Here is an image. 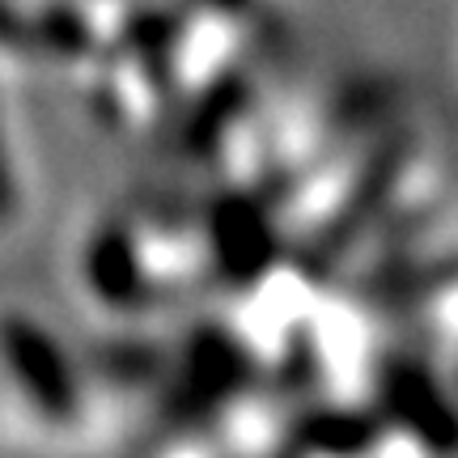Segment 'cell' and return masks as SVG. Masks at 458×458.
<instances>
[{
  "mask_svg": "<svg viewBox=\"0 0 458 458\" xmlns=\"http://www.w3.org/2000/svg\"><path fill=\"white\" fill-rule=\"evenodd\" d=\"M221 250H225V263L233 272H250L267 255V233L246 208H233L221 221Z\"/></svg>",
  "mask_w": 458,
  "mask_h": 458,
  "instance_id": "277c9868",
  "label": "cell"
},
{
  "mask_svg": "<svg viewBox=\"0 0 458 458\" xmlns=\"http://www.w3.org/2000/svg\"><path fill=\"white\" fill-rule=\"evenodd\" d=\"M0 344L9 352L13 374L21 377V386L47 416H64L72 408V377L64 369L60 348L43 335V331L26 323V318H4L0 323Z\"/></svg>",
  "mask_w": 458,
  "mask_h": 458,
  "instance_id": "6da1fadb",
  "label": "cell"
},
{
  "mask_svg": "<svg viewBox=\"0 0 458 458\" xmlns=\"http://www.w3.org/2000/svg\"><path fill=\"white\" fill-rule=\"evenodd\" d=\"M89 267H94V284H98V293L114 297V301L131 297V293H136V284H140L136 259H131L128 242H123L119 233H106V238H98Z\"/></svg>",
  "mask_w": 458,
  "mask_h": 458,
  "instance_id": "3957f363",
  "label": "cell"
},
{
  "mask_svg": "<svg viewBox=\"0 0 458 458\" xmlns=\"http://www.w3.org/2000/svg\"><path fill=\"white\" fill-rule=\"evenodd\" d=\"M13 208V187H9V170H4V153H0V216Z\"/></svg>",
  "mask_w": 458,
  "mask_h": 458,
  "instance_id": "8992f818",
  "label": "cell"
},
{
  "mask_svg": "<svg viewBox=\"0 0 458 458\" xmlns=\"http://www.w3.org/2000/svg\"><path fill=\"white\" fill-rule=\"evenodd\" d=\"M391 399H394V408L408 416V425L420 428L428 442H437V445H454L458 442L454 416L445 411V403H437V399L428 394V386L416 374H399V377H394Z\"/></svg>",
  "mask_w": 458,
  "mask_h": 458,
  "instance_id": "7a4b0ae2",
  "label": "cell"
},
{
  "mask_svg": "<svg viewBox=\"0 0 458 458\" xmlns=\"http://www.w3.org/2000/svg\"><path fill=\"white\" fill-rule=\"evenodd\" d=\"M0 38H21V26L13 21V13L0 4Z\"/></svg>",
  "mask_w": 458,
  "mask_h": 458,
  "instance_id": "52a82bcc",
  "label": "cell"
},
{
  "mask_svg": "<svg viewBox=\"0 0 458 458\" xmlns=\"http://www.w3.org/2000/svg\"><path fill=\"white\" fill-rule=\"evenodd\" d=\"M314 445L323 450H360L369 445V425L357 416H318L314 425H306Z\"/></svg>",
  "mask_w": 458,
  "mask_h": 458,
  "instance_id": "5b68a950",
  "label": "cell"
}]
</instances>
